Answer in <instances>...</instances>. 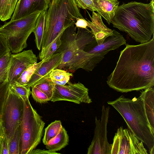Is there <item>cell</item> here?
Returning <instances> with one entry per match:
<instances>
[{
	"label": "cell",
	"instance_id": "cell-1",
	"mask_svg": "<svg viewBox=\"0 0 154 154\" xmlns=\"http://www.w3.org/2000/svg\"><path fill=\"white\" fill-rule=\"evenodd\" d=\"M106 82L118 92L127 93L154 85V37L137 45H126Z\"/></svg>",
	"mask_w": 154,
	"mask_h": 154
},
{
	"label": "cell",
	"instance_id": "cell-2",
	"mask_svg": "<svg viewBox=\"0 0 154 154\" xmlns=\"http://www.w3.org/2000/svg\"><path fill=\"white\" fill-rule=\"evenodd\" d=\"M154 0L149 3L135 1L123 3L118 6L111 23L136 42H147L154 35Z\"/></svg>",
	"mask_w": 154,
	"mask_h": 154
},
{
	"label": "cell",
	"instance_id": "cell-3",
	"mask_svg": "<svg viewBox=\"0 0 154 154\" xmlns=\"http://www.w3.org/2000/svg\"><path fill=\"white\" fill-rule=\"evenodd\" d=\"M83 18L75 0H51L46 12L40 60L59 35L75 25L78 19Z\"/></svg>",
	"mask_w": 154,
	"mask_h": 154
},
{
	"label": "cell",
	"instance_id": "cell-4",
	"mask_svg": "<svg viewBox=\"0 0 154 154\" xmlns=\"http://www.w3.org/2000/svg\"><path fill=\"white\" fill-rule=\"evenodd\" d=\"M107 103L121 115L128 128L148 148L150 154H154V133L148 121L143 102L139 97L131 99L122 95Z\"/></svg>",
	"mask_w": 154,
	"mask_h": 154
},
{
	"label": "cell",
	"instance_id": "cell-5",
	"mask_svg": "<svg viewBox=\"0 0 154 154\" xmlns=\"http://www.w3.org/2000/svg\"><path fill=\"white\" fill-rule=\"evenodd\" d=\"M45 123L29 98L24 101L20 128V154H30L40 143Z\"/></svg>",
	"mask_w": 154,
	"mask_h": 154
},
{
	"label": "cell",
	"instance_id": "cell-6",
	"mask_svg": "<svg viewBox=\"0 0 154 154\" xmlns=\"http://www.w3.org/2000/svg\"><path fill=\"white\" fill-rule=\"evenodd\" d=\"M41 12L11 20L0 27V34L6 39L10 51L20 52L27 46L28 38L33 32L37 18Z\"/></svg>",
	"mask_w": 154,
	"mask_h": 154
},
{
	"label": "cell",
	"instance_id": "cell-7",
	"mask_svg": "<svg viewBox=\"0 0 154 154\" xmlns=\"http://www.w3.org/2000/svg\"><path fill=\"white\" fill-rule=\"evenodd\" d=\"M62 52L63 55L60 64L56 69L73 73L79 69L92 71L104 58L101 55L88 53L81 49L70 48Z\"/></svg>",
	"mask_w": 154,
	"mask_h": 154
},
{
	"label": "cell",
	"instance_id": "cell-8",
	"mask_svg": "<svg viewBox=\"0 0 154 154\" xmlns=\"http://www.w3.org/2000/svg\"><path fill=\"white\" fill-rule=\"evenodd\" d=\"M24 101L9 88L4 105L1 122L8 142L20 124Z\"/></svg>",
	"mask_w": 154,
	"mask_h": 154
},
{
	"label": "cell",
	"instance_id": "cell-9",
	"mask_svg": "<svg viewBox=\"0 0 154 154\" xmlns=\"http://www.w3.org/2000/svg\"><path fill=\"white\" fill-rule=\"evenodd\" d=\"M110 154H148L143 143L128 128L117 129L111 144Z\"/></svg>",
	"mask_w": 154,
	"mask_h": 154
},
{
	"label": "cell",
	"instance_id": "cell-10",
	"mask_svg": "<svg viewBox=\"0 0 154 154\" xmlns=\"http://www.w3.org/2000/svg\"><path fill=\"white\" fill-rule=\"evenodd\" d=\"M110 107L102 106L100 119L95 117L94 134L91 144L88 148L87 154H110L111 144L107 138V126Z\"/></svg>",
	"mask_w": 154,
	"mask_h": 154
},
{
	"label": "cell",
	"instance_id": "cell-11",
	"mask_svg": "<svg viewBox=\"0 0 154 154\" xmlns=\"http://www.w3.org/2000/svg\"><path fill=\"white\" fill-rule=\"evenodd\" d=\"M65 100L77 104L90 103L88 89L82 83H72L69 81L63 85H56L51 100L53 102Z\"/></svg>",
	"mask_w": 154,
	"mask_h": 154
},
{
	"label": "cell",
	"instance_id": "cell-12",
	"mask_svg": "<svg viewBox=\"0 0 154 154\" xmlns=\"http://www.w3.org/2000/svg\"><path fill=\"white\" fill-rule=\"evenodd\" d=\"M37 57L32 50L11 55L8 79L10 84L15 82L30 65L37 63Z\"/></svg>",
	"mask_w": 154,
	"mask_h": 154
},
{
	"label": "cell",
	"instance_id": "cell-13",
	"mask_svg": "<svg viewBox=\"0 0 154 154\" xmlns=\"http://www.w3.org/2000/svg\"><path fill=\"white\" fill-rule=\"evenodd\" d=\"M50 3V0H19L11 20H16L35 12H46Z\"/></svg>",
	"mask_w": 154,
	"mask_h": 154
},
{
	"label": "cell",
	"instance_id": "cell-14",
	"mask_svg": "<svg viewBox=\"0 0 154 154\" xmlns=\"http://www.w3.org/2000/svg\"><path fill=\"white\" fill-rule=\"evenodd\" d=\"M112 31V34L106 37L102 43L97 45L96 42L85 51L104 56L109 51L126 44V40L121 34L114 29Z\"/></svg>",
	"mask_w": 154,
	"mask_h": 154
},
{
	"label": "cell",
	"instance_id": "cell-15",
	"mask_svg": "<svg viewBox=\"0 0 154 154\" xmlns=\"http://www.w3.org/2000/svg\"><path fill=\"white\" fill-rule=\"evenodd\" d=\"M63 53H55L43 62L35 71L26 86L30 88L38 82L49 75L51 72L60 64Z\"/></svg>",
	"mask_w": 154,
	"mask_h": 154
},
{
	"label": "cell",
	"instance_id": "cell-16",
	"mask_svg": "<svg viewBox=\"0 0 154 154\" xmlns=\"http://www.w3.org/2000/svg\"><path fill=\"white\" fill-rule=\"evenodd\" d=\"M88 12L91 20V21L87 20L88 27L90 28L97 44L100 45L106 37L112 34V30L104 24L101 16L98 13L92 12L91 16Z\"/></svg>",
	"mask_w": 154,
	"mask_h": 154
},
{
	"label": "cell",
	"instance_id": "cell-17",
	"mask_svg": "<svg viewBox=\"0 0 154 154\" xmlns=\"http://www.w3.org/2000/svg\"><path fill=\"white\" fill-rule=\"evenodd\" d=\"M95 11L110 24L119 5L118 0H94Z\"/></svg>",
	"mask_w": 154,
	"mask_h": 154
},
{
	"label": "cell",
	"instance_id": "cell-18",
	"mask_svg": "<svg viewBox=\"0 0 154 154\" xmlns=\"http://www.w3.org/2000/svg\"><path fill=\"white\" fill-rule=\"evenodd\" d=\"M139 97L143 102L148 121L154 133V88L153 87L145 89Z\"/></svg>",
	"mask_w": 154,
	"mask_h": 154
},
{
	"label": "cell",
	"instance_id": "cell-19",
	"mask_svg": "<svg viewBox=\"0 0 154 154\" xmlns=\"http://www.w3.org/2000/svg\"><path fill=\"white\" fill-rule=\"evenodd\" d=\"M69 142L67 132L62 126L59 133L46 145V147L48 150L56 152L64 148L68 144Z\"/></svg>",
	"mask_w": 154,
	"mask_h": 154
},
{
	"label": "cell",
	"instance_id": "cell-20",
	"mask_svg": "<svg viewBox=\"0 0 154 154\" xmlns=\"http://www.w3.org/2000/svg\"><path fill=\"white\" fill-rule=\"evenodd\" d=\"M46 12L43 11L40 13L37 18L33 32L35 36L36 45L39 51L41 50L42 46Z\"/></svg>",
	"mask_w": 154,
	"mask_h": 154
},
{
	"label": "cell",
	"instance_id": "cell-21",
	"mask_svg": "<svg viewBox=\"0 0 154 154\" xmlns=\"http://www.w3.org/2000/svg\"><path fill=\"white\" fill-rule=\"evenodd\" d=\"M19 0H0V20L5 21L10 19Z\"/></svg>",
	"mask_w": 154,
	"mask_h": 154
},
{
	"label": "cell",
	"instance_id": "cell-22",
	"mask_svg": "<svg viewBox=\"0 0 154 154\" xmlns=\"http://www.w3.org/2000/svg\"><path fill=\"white\" fill-rule=\"evenodd\" d=\"M72 76V73L58 69H53L49 74L51 81L56 85H60L66 84Z\"/></svg>",
	"mask_w": 154,
	"mask_h": 154
},
{
	"label": "cell",
	"instance_id": "cell-23",
	"mask_svg": "<svg viewBox=\"0 0 154 154\" xmlns=\"http://www.w3.org/2000/svg\"><path fill=\"white\" fill-rule=\"evenodd\" d=\"M46 60L44 59L38 63L30 65L22 72L15 82L26 86L35 71Z\"/></svg>",
	"mask_w": 154,
	"mask_h": 154
},
{
	"label": "cell",
	"instance_id": "cell-24",
	"mask_svg": "<svg viewBox=\"0 0 154 154\" xmlns=\"http://www.w3.org/2000/svg\"><path fill=\"white\" fill-rule=\"evenodd\" d=\"M62 126L60 120H55L52 122L45 129V132L42 139L44 144L46 145L52 138L60 132Z\"/></svg>",
	"mask_w": 154,
	"mask_h": 154
},
{
	"label": "cell",
	"instance_id": "cell-25",
	"mask_svg": "<svg viewBox=\"0 0 154 154\" xmlns=\"http://www.w3.org/2000/svg\"><path fill=\"white\" fill-rule=\"evenodd\" d=\"M55 85L51 81L48 75L38 82L33 86L45 94L51 100L55 88Z\"/></svg>",
	"mask_w": 154,
	"mask_h": 154
},
{
	"label": "cell",
	"instance_id": "cell-26",
	"mask_svg": "<svg viewBox=\"0 0 154 154\" xmlns=\"http://www.w3.org/2000/svg\"><path fill=\"white\" fill-rule=\"evenodd\" d=\"M20 126L15 131L8 142L9 154H20Z\"/></svg>",
	"mask_w": 154,
	"mask_h": 154
},
{
	"label": "cell",
	"instance_id": "cell-27",
	"mask_svg": "<svg viewBox=\"0 0 154 154\" xmlns=\"http://www.w3.org/2000/svg\"><path fill=\"white\" fill-rule=\"evenodd\" d=\"M9 87L12 91L20 97L23 101L29 97L31 93L30 88L26 86L15 82L10 84Z\"/></svg>",
	"mask_w": 154,
	"mask_h": 154
},
{
	"label": "cell",
	"instance_id": "cell-28",
	"mask_svg": "<svg viewBox=\"0 0 154 154\" xmlns=\"http://www.w3.org/2000/svg\"><path fill=\"white\" fill-rule=\"evenodd\" d=\"M11 52L10 51L0 60V83L8 79V71Z\"/></svg>",
	"mask_w": 154,
	"mask_h": 154
},
{
	"label": "cell",
	"instance_id": "cell-29",
	"mask_svg": "<svg viewBox=\"0 0 154 154\" xmlns=\"http://www.w3.org/2000/svg\"><path fill=\"white\" fill-rule=\"evenodd\" d=\"M9 84L8 79L0 83V121H1L3 108L9 89Z\"/></svg>",
	"mask_w": 154,
	"mask_h": 154
},
{
	"label": "cell",
	"instance_id": "cell-30",
	"mask_svg": "<svg viewBox=\"0 0 154 154\" xmlns=\"http://www.w3.org/2000/svg\"><path fill=\"white\" fill-rule=\"evenodd\" d=\"M63 32L58 35L46 51L43 56L42 60L44 59L47 60L60 47L62 43L61 38Z\"/></svg>",
	"mask_w": 154,
	"mask_h": 154
},
{
	"label": "cell",
	"instance_id": "cell-31",
	"mask_svg": "<svg viewBox=\"0 0 154 154\" xmlns=\"http://www.w3.org/2000/svg\"><path fill=\"white\" fill-rule=\"evenodd\" d=\"M31 94L32 97L36 102L42 103H45L50 100V99L44 92L34 86L31 87Z\"/></svg>",
	"mask_w": 154,
	"mask_h": 154
},
{
	"label": "cell",
	"instance_id": "cell-32",
	"mask_svg": "<svg viewBox=\"0 0 154 154\" xmlns=\"http://www.w3.org/2000/svg\"><path fill=\"white\" fill-rule=\"evenodd\" d=\"M0 154H9L8 141L2 124L0 135Z\"/></svg>",
	"mask_w": 154,
	"mask_h": 154
},
{
	"label": "cell",
	"instance_id": "cell-33",
	"mask_svg": "<svg viewBox=\"0 0 154 154\" xmlns=\"http://www.w3.org/2000/svg\"><path fill=\"white\" fill-rule=\"evenodd\" d=\"M94 0H75L78 8L84 9H88L92 12L94 11Z\"/></svg>",
	"mask_w": 154,
	"mask_h": 154
},
{
	"label": "cell",
	"instance_id": "cell-34",
	"mask_svg": "<svg viewBox=\"0 0 154 154\" xmlns=\"http://www.w3.org/2000/svg\"><path fill=\"white\" fill-rule=\"evenodd\" d=\"M10 51L6 38L0 34V60Z\"/></svg>",
	"mask_w": 154,
	"mask_h": 154
},
{
	"label": "cell",
	"instance_id": "cell-35",
	"mask_svg": "<svg viewBox=\"0 0 154 154\" xmlns=\"http://www.w3.org/2000/svg\"><path fill=\"white\" fill-rule=\"evenodd\" d=\"M75 25L77 28L86 29L88 27L87 21L84 18L78 19Z\"/></svg>",
	"mask_w": 154,
	"mask_h": 154
},
{
	"label": "cell",
	"instance_id": "cell-36",
	"mask_svg": "<svg viewBox=\"0 0 154 154\" xmlns=\"http://www.w3.org/2000/svg\"><path fill=\"white\" fill-rule=\"evenodd\" d=\"M59 154L55 151H52L49 150L41 149H34L30 152V154Z\"/></svg>",
	"mask_w": 154,
	"mask_h": 154
},
{
	"label": "cell",
	"instance_id": "cell-37",
	"mask_svg": "<svg viewBox=\"0 0 154 154\" xmlns=\"http://www.w3.org/2000/svg\"><path fill=\"white\" fill-rule=\"evenodd\" d=\"M2 126V122L1 121H0V134H1Z\"/></svg>",
	"mask_w": 154,
	"mask_h": 154
},
{
	"label": "cell",
	"instance_id": "cell-38",
	"mask_svg": "<svg viewBox=\"0 0 154 154\" xmlns=\"http://www.w3.org/2000/svg\"><path fill=\"white\" fill-rule=\"evenodd\" d=\"M50 0V2H51V0Z\"/></svg>",
	"mask_w": 154,
	"mask_h": 154
},
{
	"label": "cell",
	"instance_id": "cell-39",
	"mask_svg": "<svg viewBox=\"0 0 154 154\" xmlns=\"http://www.w3.org/2000/svg\"></svg>",
	"mask_w": 154,
	"mask_h": 154
}]
</instances>
